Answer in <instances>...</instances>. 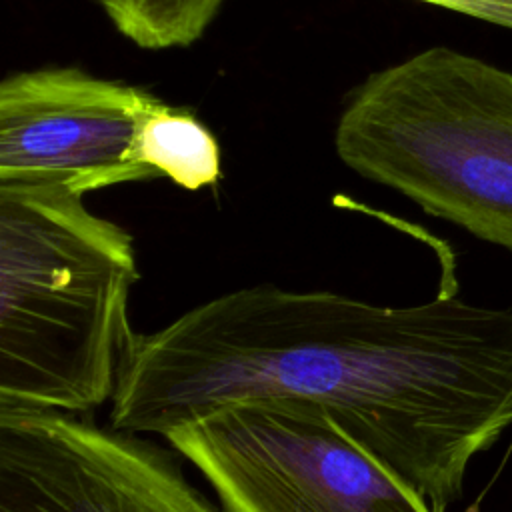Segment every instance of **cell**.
I'll use <instances>...</instances> for the list:
<instances>
[{"label":"cell","mask_w":512,"mask_h":512,"mask_svg":"<svg viewBox=\"0 0 512 512\" xmlns=\"http://www.w3.org/2000/svg\"><path fill=\"white\" fill-rule=\"evenodd\" d=\"M512 30V0H418Z\"/></svg>","instance_id":"9c48e42d"},{"label":"cell","mask_w":512,"mask_h":512,"mask_svg":"<svg viewBox=\"0 0 512 512\" xmlns=\"http://www.w3.org/2000/svg\"><path fill=\"white\" fill-rule=\"evenodd\" d=\"M118 32L146 50L186 48L210 26L224 0H96Z\"/></svg>","instance_id":"ba28073f"},{"label":"cell","mask_w":512,"mask_h":512,"mask_svg":"<svg viewBox=\"0 0 512 512\" xmlns=\"http://www.w3.org/2000/svg\"><path fill=\"white\" fill-rule=\"evenodd\" d=\"M162 438L198 468L224 512H436L306 400L226 404Z\"/></svg>","instance_id":"277c9868"},{"label":"cell","mask_w":512,"mask_h":512,"mask_svg":"<svg viewBox=\"0 0 512 512\" xmlns=\"http://www.w3.org/2000/svg\"><path fill=\"white\" fill-rule=\"evenodd\" d=\"M258 398L326 410L444 512L472 458L512 426V310L450 292L380 306L270 282L238 288L136 332L108 422L162 436Z\"/></svg>","instance_id":"6da1fadb"},{"label":"cell","mask_w":512,"mask_h":512,"mask_svg":"<svg viewBox=\"0 0 512 512\" xmlns=\"http://www.w3.org/2000/svg\"><path fill=\"white\" fill-rule=\"evenodd\" d=\"M80 414L0 410V512H222L174 452Z\"/></svg>","instance_id":"5b68a950"},{"label":"cell","mask_w":512,"mask_h":512,"mask_svg":"<svg viewBox=\"0 0 512 512\" xmlns=\"http://www.w3.org/2000/svg\"><path fill=\"white\" fill-rule=\"evenodd\" d=\"M334 144L362 178L512 250L510 72L426 48L354 90Z\"/></svg>","instance_id":"3957f363"},{"label":"cell","mask_w":512,"mask_h":512,"mask_svg":"<svg viewBox=\"0 0 512 512\" xmlns=\"http://www.w3.org/2000/svg\"><path fill=\"white\" fill-rule=\"evenodd\" d=\"M154 94L78 68L18 72L0 84V184L88 194L152 180L140 134Z\"/></svg>","instance_id":"8992f818"},{"label":"cell","mask_w":512,"mask_h":512,"mask_svg":"<svg viewBox=\"0 0 512 512\" xmlns=\"http://www.w3.org/2000/svg\"><path fill=\"white\" fill-rule=\"evenodd\" d=\"M142 162L186 190L220 180V146L214 134L190 112L158 100L140 134Z\"/></svg>","instance_id":"52a82bcc"},{"label":"cell","mask_w":512,"mask_h":512,"mask_svg":"<svg viewBox=\"0 0 512 512\" xmlns=\"http://www.w3.org/2000/svg\"><path fill=\"white\" fill-rule=\"evenodd\" d=\"M128 230L54 184H0V410L88 414L136 332Z\"/></svg>","instance_id":"7a4b0ae2"}]
</instances>
